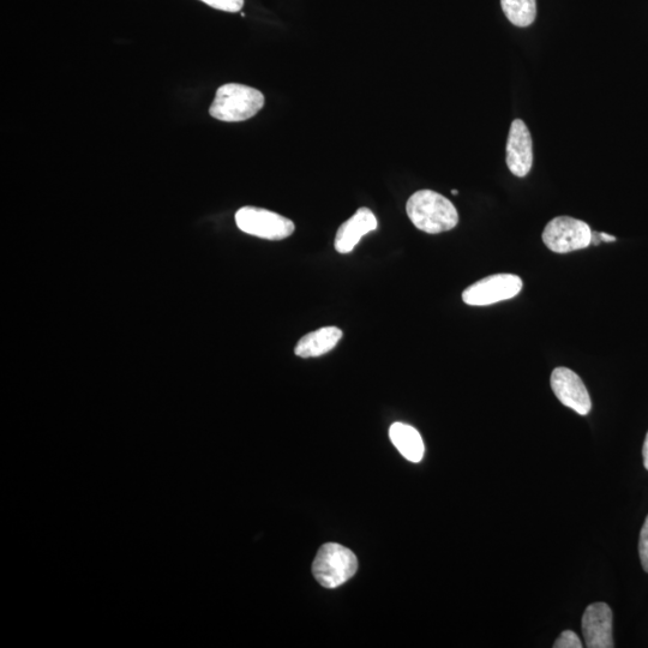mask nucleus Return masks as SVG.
Returning a JSON list of instances; mask_svg holds the SVG:
<instances>
[{
  "mask_svg": "<svg viewBox=\"0 0 648 648\" xmlns=\"http://www.w3.org/2000/svg\"><path fill=\"white\" fill-rule=\"evenodd\" d=\"M406 212L418 230L429 234L453 230L459 222L454 204L432 190H420L413 194L407 201Z\"/></svg>",
  "mask_w": 648,
  "mask_h": 648,
  "instance_id": "f257e3e1",
  "label": "nucleus"
},
{
  "mask_svg": "<svg viewBox=\"0 0 648 648\" xmlns=\"http://www.w3.org/2000/svg\"><path fill=\"white\" fill-rule=\"evenodd\" d=\"M264 95L255 88L239 83H228L216 90L209 114L221 122H244L255 117L264 106Z\"/></svg>",
  "mask_w": 648,
  "mask_h": 648,
  "instance_id": "f03ea898",
  "label": "nucleus"
},
{
  "mask_svg": "<svg viewBox=\"0 0 648 648\" xmlns=\"http://www.w3.org/2000/svg\"><path fill=\"white\" fill-rule=\"evenodd\" d=\"M358 560L350 549L340 544L328 543L318 550L312 573L318 584L326 588L344 585L357 573Z\"/></svg>",
  "mask_w": 648,
  "mask_h": 648,
  "instance_id": "7ed1b4c3",
  "label": "nucleus"
},
{
  "mask_svg": "<svg viewBox=\"0 0 648 648\" xmlns=\"http://www.w3.org/2000/svg\"><path fill=\"white\" fill-rule=\"evenodd\" d=\"M592 231L586 222L558 216L545 226L543 242L546 248L556 254H567L576 250L586 249L591 245Z\"/></svg>",
  "mask_w": 648,
  "mask_h": 648,
  "instance_id": "20e7f679",
  "label": "nucleus"
},
{
  "mask_svg": "<svg viewBox=\"0 0 648 648\" xmlns=\"http://www.w3.org/2000/svg\"><path fill=\"white\" fill-rule=\"evenodd\" d=\"M236 222L240 231L268 240L288 238L296 230L293 222L285 216L257 207L240 208Z\"/></svg>",
  "mask_w": 648,
  "mask_h": 648,
  "instance_id": "39448f33",
  "label": "nucleus"
},
{
  "mask_svg": "<svg viewBox=\"0 0 648 648\" xmlns=\"http://www.w3.org/2000/svg\"><path fill=\"white\" fill-rule=\"evenodd\" d=\"M521 288L522 280L518 275H490L467 287L462 293V300L471 306L491 305L518 296Z\"/></svg>",
  "mask_w": 648,
  "mask_h": 648,
  "instance_id": "423d86ee",
  "label": "nucleus"
},
{
  "mask_svg": "<svg viewBox=\"0 0 648 648\" xmlns=\"http://www.w3.org/2000/svg\"><path fill=\"white\" fill-rule=\"evenodd\" d=\"M551 388L564 406L572 408L580 416H586L592 408L590 394L578 374L568 368H556L551 374Z\"/></svg>",
  "mask_w": 648,
  "mask_h": 648,
  "instance_id": "0eeeda50",
  "label": "nucleus"
},
{
  "mask_svg": "<svg viewBox=\"0 0 648 648\" xmlns=\"http://www.w3.org/2000/svg\"><path fill=\"white\" fill-rule=\"evenodd\" d=\"M507 166L519 178L530 173L533 165V143L530 130L521 119L513 120L507 142Z\"/></svg>",
  "mask_w": 648,
  "mask_h": 648,
  "instance_id": "6e6552de",
  "label": "nucleus"
},
{
  "mask_svg": "<svg viewBox=\"0 0 648 648\" xmlns=\"http://www.w3.org/2000/svg\"><path fill=\"white\" fill-rule=\"evenodd\" d=\"M582 634L588 648H612V611L605 603L588 606L582 616Z\"/></svg>",
  "mask_w": 648,
  "mask_h": 648,
  "instance_id": "1a4fd4ad",
  "label": "nucleus"
},
{
  "mask_svg": "<svg viewBox=\"0 0 648 648\" xmlns=\"http://www.w3.org/2000/svg\"><path fill=\"white\" fill-rule=\"evenodd\" d=\"M377 219L369 208H359L344 224L339 227L335 237V250L340 254H350L365 234L375 231Z\"/></svg>",
  "mask_w": 648,
  "mask_h": 648,
  "instance_id": "9d476101",
  "label": "nucleus"
},
{
  "mask_svg": "<svg viewBox=\"0 0 648 648\" xmlns=\"http://www.w3.org/2000/svg\"><path fill=\"white\" fill-rule=\"evenodd\" d=\"M342 338L341 329L336 327H324L315 332H311L303 336L299 340L294 353L298 357L312 358L320 357L323 354L332 351L338 345Z\"/></svg>",
  "mask_w": 648,
  "mask_h": 648,
  "instance_id": "9b49d317",
  "label": "nucleus"
},
{
  "mask_svg": "<svg viewBox=\"0 0 648 648\" xmlns=\"http://www.w3.org/2000/svg\"><path fill=\"white\" fill-rule=\"evenodd\" d=\"M389 437L405 459L411 462L422 461L425 450L423 438L413 426L394 423L390 426Z\"/></svg>",
  "mask_w": 648,
  "mask_h": 648,
  "instance_id": "f8f14e48",
  "label": "nucleus"
},
{
  "mask_svg": "<svg viewBox=\"0 0 648 648\" xmlns=\"http://www.w3.org/2000/svg\"><path fill=\"white\" fill-rule=\"evenodd\" d=\"M502 10L516 27H528L537 17V0H501Z\"/></svg>",
  "mask_w": 648,
  "mask_h": 648,
  "instance_id": "ddd939ff",
  "label": "nucleus"
},
{
  "mask_svg": "<svg viewBox=\"0 0 648 648\" xmlns=\"http://www.w3.org/2000/svg\"><path fill=\"white\" fill-rule=\"evenodd\" d=\"M204 4L220 11L238 12L243 9L244 0H201Z\"/></svg>",
  "mask_w": 648,
  "mask_h": 648,
  "instance_id": "4468645a",
  "label": "nucleus"
},
{
  "mask_svg": "<svg viewBox=\"0 0 648 648\" xmlns=\"http://www.w3.org/2000/svg\"><path fill=\"white\" fill-rule=\"evenodd\" d=\"M555 648H581L582 647V642L579 639V636L576 635L572 630H566V632H563L560 636L555 641L554 644Z\"/></svg>",
  "mask_w": 648,
  "mask_h": 648,
  "instance_id": "2eb2a0df",
  "label": "nucleus"
},
{
  "mask_svg": "<svg viewBox=\"0 0 648 648\" xmlns=\"http://www.w3.org/2000/svg\"><path fill=\"white\" fill-rule=\"evenodd\" d=\"M639 554L642 568L648 573V516L640 533Z\"/></svg>",
  "mask_w": 648,
  "mask_h": 648,
  "instance_id": "dca6fc26",
  "label": "nucleus"
},
{
  "mask_svg": "<svg viewBox=\"0 0 648 648\" xmlns=\"http://www.w3.org/2000/svg\"><path fill=\"white\" fill-rule=\"evenodd\" d=\"M642 456H644V465L648 471V432L645 438L644 447H642Z\"/></svg>",
  "mask_w": 648,
  "mask_h": 648,
  "instance_id": "f3484780",
  "label": "nucleus"
},
{
  "mask_svg": "<svg viewBox=\"0 0 648 648\" xmlns=\"http://www.w3.org/2000/svg\"><path fill=\"white\" fill-rule=\"evenodd\" d=\"M600 240L605 243H611V242H616V238L609 236V234L606 233H599Z\"/></svg>",
  "mask_w": 648,
  "mask_h": 648,
  "instance_id": "a211bd4d",
  "label": "nucleus"
},
{
  "mask_svg": "<svg viewBox=\"0 0 648 648\" xmlns=\"http://www.w3.org/2000/svg\"><path fill=\"white\" fill-rule=\"evenodd\" d=\"M600 242H602V240H600L599 233L592 232L591 244L599 245Z\"/></svg>",
  "mask_w": 648,
  "mask_h": 648,
  "instance_id": "6ab92c4d",
  "label": "nucleus"
},
{
  "mask_svg": "<svg viewBox=\"0 0 648 648\" xmlns=\"http://www.w3.org/2000/svg\"><path fill=\"white\" fill-rule=\"evenodd\" d=\"M452 194H453V195H458V194H459V191H458V190H452Z\"/></svg>",
  "mask_w": 648,
  "mask_h": 648,
  "instance_id": "aec40b11",
  "label": "nucleus"
}]
</instances>
